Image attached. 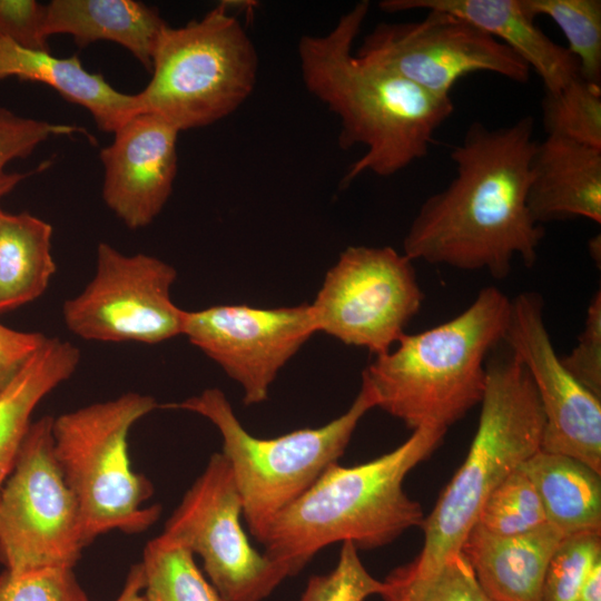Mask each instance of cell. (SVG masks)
Instances as JSON below:
<instances>
[{
    "label": "cell",
    "instance_id": "cell-1",
    "mask_svg": "<svg viewBox=\"0 0 601 601\" xmlns=\"http://www.w3.org/2000/svg\"><path fill=\"white\" fill-rule=\"evenodd\" d=\"M534 120L490 128L475 121L450 157L456 175L421 205L403 240L412 260L505 278L518 256L538 258L544 228L531 216L528 189L538 141Z\"/></svg>",
    "mask_w": 601,
    "mask_h": 601
},
{
    "label": "cell",
    "instance_id": "cell-2",
    "mask_svg": "<svg viewBox=\"0 0 601 601\" xmlns=\"http://www.w3.org/2000/svg\"><path fill=\"white\" fill-rule=\"evenodd\" d=\"M368 10L370 2L359 1L326 35L303 36L297 46L304 86L341 120V148H366L343 186L365 173L392 176L427 156L434 134L454 111L451 98L354 52Z\"/></svg>",
    "mask_w": 601,
    "mask_h": 601
},
{
    "label": "cell",
    "instance_id": "cell-3",
    "mask_svg": "<svg viewBox=\"0 0 601 601\" xmlns=\"http://www.w3.org/2000/svg\"><path fill=\"white\" fill-rule=\"evenodd\" d=\"M446 428L422 426L393 451L354 466L331 464L270 522L264 554L295 575L325 546L351 542L372 550L422 526L418 502L404 491L406 475L442 442Z\"/></svg>",
    "mask_w": 601,
    "mask_h": 601
},
{
    "label": "cell",
    "instance_id": "cell-4",
    "mask_svg": "<svg viewBox=\"0 0 601 601\" xmlns=\"http://www.w3.org/2000/svg\"><path fill=\"white\" fill-rule=\"evenodd\" d=\"M510 307L501 289L487 286L453 318L405 333L394 349L376 355L362 372L376 407L412 431L447 430L463 418L483 398L486 361L503 343Z\"/></svg>",
    "mask_w": 601,
    "mask_h": 601
},
{
    "label": "cell",
    "instance_id": "cell-5",
    "mask_svg": "<svg viewBox=\"0 0 601 601\" xmlns=\"http://www.w3.org/2000/svg\"><path fill=\"white\" fill-rule=\"evenodd\" d=\"M467 455L424 519L408 564L428 571L461 551L490 494L541 450L544 415L524 365L510 351L486 361V386Z\"/></svg>",
    "mask_w": 601,
    "mask_h": 601
},
{
    "label": "cell",
    "instance_id": "cell-6",
    "mask_svg": "<svg viewBox=\"0 0 601 601\" xmlns=\"http://www.w3.org/2000/svg\"><path fill=\"white\" fill-rule=\"evenodd\" d=\"M206 417L219 431L226 457L240 500L249 533L263 539L270 522L299 497L344 454L359 421L376 407L371 391L361 390L348 410L314 428L260 439L245 430L231 404L219 388L162 405Z\"/></svg>",
    "mask_w": 601,
    "mask_h": 601
},
{
    "label": "cell",
    "instance_id": "cell-7",
    "mask_svg": "<svg viewBox=\"0 0 601 601\" xmlns=\"http://www.w3.org/2000/svg\"><path fill=\"white\" fill-rule=\"evenodd\" d=\"M158 407L136 392L53 417V450L81 516L85 545L110 530L141 533L160 516L145 506L154 487L131 467L128 435L132 425Z\"/></svg>",
    "mask_w": 601,
    "mask_h": 601
},
{
    "label": "cell",
    "instance_id": "cell-8",
    "mask_svg": "<svg viewBox=\"0 0 601 601\" xmlns=\"http://www.w3.org/2000/svg\"><path fill=\"white\" fill-rule=\"evenodd\" d=\"M152 73L138 92L141 112L165 119L179 131L209 126L236 111L252 95L257 50L226 2L199 20L162 30Z\"/></svg>",
    "mask_w": 601,
    "mask_h": 601
},
{
    "label": "cell",
    "instance_id": "cell-9",
    "mask_svg": "<svg viewBox=\"0 0 601 601\" xmlns=\"http://www.w3.org/2000/svg\"><path fill=\"white\" fill-rule=\"evenodd\" d=\"M53 417L31 423L0 491V562L22 574L73 569L86 546L77 500L53 450Z\"/></svg>",
    "mask_w": 601,
    "mask_h": 601
},
{
    "label": "cell",
    "instance_id": "cell-10",
    "mask_svg": "<svg viewBox=\"0 0 601 601\" xmlns=\"http://www.w3.org/2000/svg\"><path fill=\"white\" fill-rule=\"evenodd\" d=\"M242 518L243 503L230 466L216 452L159 536L200 556L221 601H263L289 575L252 546Z\"/></svg>",
    "mask_w": 601,
    "mask_h": 601
},
{
    "label": "cell",
    "instance_id": "cell-11",
    "mask_svg": "<svg viewBox=\"0 0 601 601\" xmlns=\"http://www.w3.org/2000/svg\"><path fill=\"white\" fill-rule=\"evenodd\" d=\"M424 294L413 260L390 246H349L311 304L317 332L375 356L392 348Z\"/></svg>",
    "mask_w": 601,
    "mask_h": 601
},
{
    "label": "cell",
    "instance_id": "cell-12",
    "mask_svg": "<svg viewBox=\"0 0 601 601\" xmlns=\"http://www.w3.org/2000/svg\"><path fill=\"white\" fill-rule=\"evenodd\" d=\"M176 278V269L155 256L126 255L100 243L95 276L63 303L65 324L87 341H168L183 334L185 309L170 296Z\"/></svg>",
    "mask_w": 601,
    "mask_h": 601
},
{
    "label": "cell",
    "instance_id": "cell-13",
    "mask_svg": "<svg viewBox=\"0 0 601 601\" xmlns=\"http://www.w3.org/2000/svg\"><path fill=\"white\" fill-rule=\"evenodd\" d=\"M425 12L416 21L378 23L355 53L440 98H451L455 83L474 72L529 81V66L493 36L457 16Z\"/></svg>",
    "mask_w": 601,
    "mask_h": 601
},
{
    "label": "cell",
    "instance_id": "cell-14",
    "mask_svg": "<svg viewBox=\"0 0 601 601\" xmlns=\"http://www.w3.org/2000/svg\"><path fill=\"white\" fill-rule=\"evenodd\" d=\"M317 333L311 304L185 311L183 334L243 388L245 405L267 400L279 371Z\"/></svg>",
    "mask_w": 601,
    "mask_h": 601
},
{
    "label": "cell",
    "instance_id": "cell-15",
    "mask_svg": "<svg viewBox=\"0 0 601 601\" xmlns=\"http://www.w3.org/2000/svg\"><path fill=\"white\" fill-rule=\"evenodd\" d=\"M503 343L534 384L544 415L541 450L572 457L601 473V397L563 366L538 293L523 292L511 299Z\"/></svg>",
    "mask_w": 601,
    "mask_h": 601
},
{
    "label": "cell",
    "instance_id": "cell-16",
    "mask_svg": "<svg viewBox=\"0 0 601 601\" xmlns=\"http://www.w3.org/2000/svg\"><path fill=\"white\" fill-rule=\"evenodd\" d=\"M179 132L159 116L140 112L100 150L102 198L129 229L148 226L168 201L177 175Z\"/></svg>",
    "mask_w": 601,
    "mask_h": 601
},
{
    "label": "cell",
    "instance_id": "cell-17",
    "mask_svg": "<svg viewBox=\"0 0 601 601\" xmlns=\"http://www.w3.org/2000/svg\"><path fill=\"white\" fill-rule=\"evenodd\" d=\"M378 6L388 13L437 10L465 19L534 69L545 92H556L579 75L577 59L536 26L522 0H384Z\"/></svg>",
    "mask_w": 601,
    "mask_h": 601
},
{
    "label": "cell",
    "instance_id": "cell-18",
    "mask_svg": "<svg viewBox=\"0 0 601 601\" xmlns=\"http://www.w3.org/2000/svg\"><path fill=\"white\" fill-rule=\"evenodd\" d=\"M526 201L540 225L578 217L600 224L601 149L546 135L531 161Z\"/></svg>",
    "mask_w": 601,
    "mask_h": 601
},
{
    "label": "cell",
    "instance_id": "cell-19",
    "mask_svg": "<svg viewBox=\"0 0 601 601\" xmlns=\"http://www.w3.org/2000/svg\"><path fill=\"white\" fill-rule=\"evenodd\" d=\"M563 539L550 524L510 536L475 524L460 552L493 601H540L546 569Z\"/></svg>",
    "mask_w": 601,
    "mask_h": 601
},
{
    "label": "cell",
    "instance_id": "cell-20",
    "mask_svg": "<svg viewBox=\"0 0 601 601\" xmlns=\"http://www.w3.org/2000/svg\"><path fill=\"white\" fill-rule=\"evenodd\" d=\"M11 77L53 88L66 100L86 108L106 132L114 134L141 112L138 93L116 90L102 75L87 71L77 56L58 58L49 50L27 49L0 37V81Z\"/></svg>",
    "mask_w": 601,
    "mask_h": 601
},
{
    "label": "cell",
    "instance_id": "cell-21",
    "mask_svg": "<svg viewBox=\"0 0 601 601\" xmlns=\"http://www.w3.org/2000/svg\"><path fill=\"white\" fill-rule=\"evenodd\" d=\"M167 23L157 9L134 0H52L46 4L47 37L65 33L79 47L106 40L126 48L151 71Z\"/></svg>",
    "mask_w": 601,
    "mask_h": 601
},
{
    "label": "cell",
    "instance_id": "cell-22",
    "mask_svg": "<svg viewBox=\"0 0 601 601\" xmlns=\"http://www.w3.org/2000/svg\"><path fill=\"white\" fill-rule=\"evenodd\" d=\"M80 351L69 341L47 337L0 393V491L10 475L37 405L76 372Z\"/></svg>",
    "mask_w": 601,
    "mask_h": 601
},
{
    "label": "cell",
    "instance_id": "cell-23",
    "mask_svg": "<svg viewBox=\"0 0 601 601\" xmlns=\"http://www.w3.org/2000/svg\"><path fill=\"white\" fill-rule=\"evenodd\" d=\"M520 469L534 485L548 524L563 538L601 533V473L572 457L542 450Z\"/></svg>",
    "mask_w": 601,
    "mask_h": 601
},
{
    "label": "cell",
    "instance_id": "cell-24",
    "mask_svg": "<svg viewBox=\"0 0 601 601\" xmlns=\"http://www.w3.org/2000/svg\"><path fill=\"white\" fill-rule=\"evenodd\" d=\"M52 226L29 213L0 214V314L40 297L56 273Z\"/></svg>",
    "mask_w": 601,
    "mask_h": 601
},
{
    "label": "cell",
    "instance_id": "cell-25",
    "mask_svg": "<svg viewBox=\"0 0 601 601\" xmlns=\"http://www.w3.org/2000/svg\"><path fill=\"white\" fill-rule=\"evenodd\" d=\"M383 583V601H493L461 552L428 571L406 563L391 571Z\"/></svg>",
    "mask_w": 601,
    "mask_h": 601
},
{
    "label": "cell",
    "instance_id": "cell-26",
    "mask_svg": "<svg viewBox=\"0 0 601 601\" xmlns=\"http://www.w3.org/2000/svg\"><path fill=\"white\" fill-rule=\"evenodd\" d=\"M140 564L147 601H221L194 554L181 545L158 535L146 544Z\"/></svg>",
    "mask_w": 601,
    "mask_h": 601
},
{
    "label": "cell",
    "instance_id": "cell-27",
    "mask_svg": "<svg viewBox=\"0 0 601 601\" xmlns=\"http://www.w3.org/2000/svg\"><path fill=\"white\" fill-rule=\"evenodd\" d=\"M533 16H546L564 33L568 50L577 59L579 75L601 83V1L522 0Z\"/></svg>",
    "mask_w": 601,
    "mask_h": 601
},
{
    "label": "cell",
    "instance_id": "cell-28",
    "mask_svg": "<svg viewBox=\"0 0 601 601\" xmlns=\"http://www.w3.org/2000/svg\"><path fill=\"white\" fill-rule=\"evenodd\" d=\"M542 121L546 135L601 149V83L578 75L556 92H545Z\"/></svg>",
    "mask_w": 601,
    "mask_h": 601
},
{
    "label": "cell",
    "instance_id": "cell-29",
    "mask_svg": "<svg viewBox=\"0 0 601 601\" xmlns=\"http://www.w3.org/2000/svg\"><path fill=\"white\" fill-rule=\"evenodd\" d=\"M475 524L497 535H521L548 524L539 494L519 467L486 499Z\"/></svg>",
    "mask_w": 601,
    "mask_h": 601
},
{
    "label": "cell",
    "instance_id": "cell-30",
    "mask_svg": "<svg viewBox=\"0 0 601 601\" xmlns=\"http://www.w3.org/2000/svg\"><path fill=\"white\" fill-rule=\"evenodd\" d=\"M601 559V533L564 538L546 569L540 601H578L592 565Z\"/></svg>",
    "mask_w": 601,
    "mask_h": 601
},
{
    "label": "cell",
    "instance_id": "cell-31",
    "mask_svg": "<svg viewBox=\"0 0 601 601\" xmlns=\"http://www.w3.org/2000/svg\"><path fill=\"white\" fill-rule=\"evenodd\" d=\"M383 588V580L367 571L355 545L343 542L336 565L311 577L298 601H365Z\"/></svg>",
    "mask_w": 601,
    "mask_h": 601
},
{
    "label": "cell",
    "instance_id": "cell-32",
    "mask_svg": "<svg viewBox=\"0 0 601 601\" xmlns=\"http://www.w3.org/2000/svg\"><path fill=\"white\" fill-rule=\"evenodd\" d=\"M0 601H90L73 569L0 574Z\"/></svg>",
    "mask_w": 601,
    "mask_h": 601
},
{
    "label": "cell",
    "instance_id": "cell-33",
    "mask_svg": "<svg viewBox=\"0 0 601 601\" xmlns=\"http://www.w3.org/2000/svg\"><path fill=\"white\" fill-rule=\"evenodd\" d=\"M566 371L587 390L601 397V292L587 309L583 329L570 354L561 357Z\"/></svg>",
    "mask_w": 601,
    "mask_h": 601
},
{
    "label": "cell",
    "instance_id": "cell-34",
    "mask_svg": "<svg viewBox=\"0 0 601 601\" xmlns=\"http://www.w3.org/2000/svg\"><path fill=\"white\" fill-rule=\"evenodd\" d=\"M46 4L35 0H0V37L32 50H49Z\"/></svg>",
    "mask_w": 601,
    "mask_h": 601
},
{
    "label": "cell",
    "instance_id": "cell-35",
    "mask_svg": "<svg viewBox=\"0 0 601 601\" xmlns=\"http://www.w3.org/2000/svg\"><path fill=\"white\" fill-rule=\"evenodd\" d=\"M47 337L39 332H20L0 323V393Z\"/></svg>",
    "mask_w": 601,
    "mask_h": 601
},
{
    "label": "cell",
    "instance_id": "cell-36",
    "mask_svg": "<svg viewBox=\"0 0 601 601\" xmlns=\"http://www.w3.org/2000/svg\"><path fill=\"white\" fill-rule=\"evenodd\" d=\"M145 579L140 563L130 568L121 592L115 601H147L144 594Z\"/></svg>",
    "mask_w": 601,
    "mask_h": 601
},
{
    "label": "cell",
    "instance_id": "cell-37",
    "mask_svg": "<svg viewBox=\"0 0 601 601\" xmlns=\"http://www.w3.org/2000/svg\"><path fill=\"white\" fill-rule=\"evenodd\" d=\"M578 601H601V559L589 571L581 587Z\"/></svg>",
    "mask_w": 601,
    "mask_h": 601
},
{
    "label": "cell",
    "instance_id": "cell-38",
    "mask_svg": "<svg viewBox=\"0 0 601 601\" xmlns=\"http://www.w3.org/2000/svg\"><path fill=\"white\" fill-rule=\"evenodd\" d=\"M600 248H601L600 235H597L589 240V250L595 262H597V255H598V258L600 259Z\"/></svg>",
    "mask_w": 601,
    "mask_h": 601
},
{
    "label": "cell",
    "instance_id": "cell-39",
    "mask_svg": "<svg viewBox=\"0 0 601 601\" xmlns=\"http://www.w3.org/2000/svg\"><path fill=\"white\" fill-rule=\"evenodd\" d=\"M1 199V198H0ZM2 213L1 206H0V214Z\"/></svg>",
    "mask_w": 601,
    "mask_h": 601
}]
</instances>
